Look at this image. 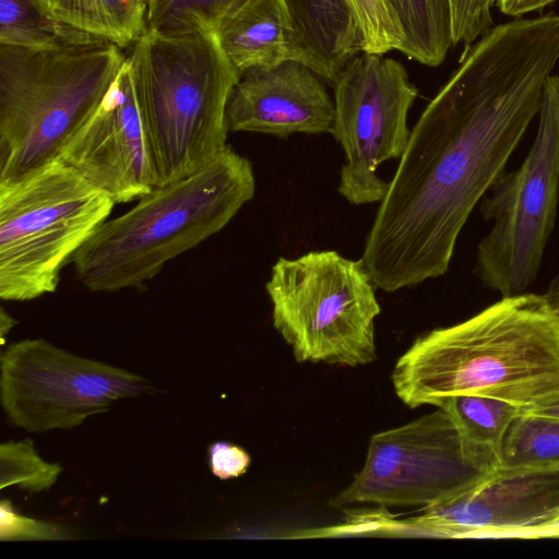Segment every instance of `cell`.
Segmentation results:
<instances>
[{
	"label": "cell",
	"mask_w": 559,
	"mask_h": 559,
	"mask_svg": "<svg viewBox=\"0 0 559 559\" xmlns=\"http://www.w3.org/2000/svg\"><path fill=\"white\" fill-rule=\"evenodd\" d=\"M559 62V14L492 26L411 130L360 263L395 292L447 273L460 233L540 109Z\"/></svg>",
	"instance_id": "cell-1"
},
{
	"label": "cell",
	"mask_w": 559,
	"mask_h": 559,
	"mask_svg": "<svg viewBox=\"0 0 559 559\" xmlns=\"http://www.w3.org/2000/svg\"><path fill=\"white\" fill-rule=\"evenodd\" d=\"M391 380L411 408L460 394L528 407L559 393V313L545 295L501 297L463 322L417 337Z\"/></svg>",
	"instance_id": "cell-2"
},
{
	"label": "cell",
	"mask_w": 559,
	"mask_h": 559,
	"mask_svg": "<svg viewBox=\"0 0 559 559\" xmlns=\"http://www.w3.org/2000/svg\"><path fill=\"white\" fill-rule=\"evenodd\" d=\"M254 190L250 160L227 146L205 167L155 187L108 218L74 255L76 276L96 293L139 287L219 233Z\"/></svg>",
	"instance_id": "cell-3"
},
{
	"label": "cell",
	"mask_w": 559,
	"mask_h": 559,
	"mask_svg": "<svg viewBox=\"0 0 559 559\" xmlns=\"http://www.w3.org/2000/svg\"><path fill=\"white\" fill-rule=\"evenodd\" d=\"M127 61L158 186L200 170L227 148L226 109L239 74L215 33L144 31Z\"/></svg>",
	"instance_id": "cell-4"
},
{
	"label": "cell",
	"mask_w": 559,
	"mask_h": 559,
	"mask_svg": "<svg viewBox=\"0 0 559 559\" xmlns=\"http://www.w3.org/2000/svg\"><path fill=\"white\" fill-rule=\"evenodd\" d=\"M126 58L98 37L48 48L0 45V182L58 159Z\"/></svg>",
	"instance_id": "cell-5"
},
{
	"label": "cell",
	"mask_w": 559,
	"mask_h": 559,
	"mask_svg": "<svg viewBox=\"0 0 559 559\" xmlns=\"http://www.w3.org/2000/svg\"><path fill=\"white\" fill-rule=\"evenodd\" d=\"M115 205L60 158L0 182L1 299L28 301L53 293L62 269Z\"/></svg>",
	"instance_id": "cell-6"
},
{
	"label": "cell",
	"mask_w": 559,
	"mask_h": 559,
	"mask_svg": "<svg viewBox=\"0 0 559 559\" xmlns=\"http://www.w3.org/2000/svg\"><path fill=\"white\" fill-rule=\"evenodd\" d=\"M374 287L359 260L333 250L280 258L266 283L274 328L299 362L368 365L381 312Z\"/></svg>",
	"instance_id": "cell-7"
},
{
	"label": "cell",
	"mask_w": 559,
	"mask_h": 559,
	"mask_svg": "<svg viewBox=\"0 0 559 559\" xmlns=\"http://www.w3.org/2000/svg\"><path fill=\"white\" fill-rule=\"evenodd\" d=\"M533 145L521 166L503 174L483 199L492 221L481 239L475 272L501 297L525 293L536 280L552 234L559 201V76L546 84Z\"/></svg>",
	"instance_id": "cell-8"
},
{
	"label": "cell",
	"mask_w": 559,
	"mask_h": 559,
	"mask_svg": "<svg viewBox=\"0 0 559 559\" xmlns=\"http://www.w3.org/2000/svg\"><path fill=\"white\" fill-rule=\"evenodd\" d=\"M331 134L344 151L338 192L350 204L381 202L389 183L379 166L400 158L411 130L407 116L417 87L404 66L384 55L360 52L337 73Z\"/></svg>",
	"instance_id": "cell-9"
},
{
	"label": "cell",
	"mask_w": 559,
	"mask_h": 559,
	"mask_svg": "<svg viewBox=\"0 0 559 559\" xmlns=\"http://www.w3.org/2000/svg\"><path fill=\"white\" fill-rule=\"evenodd\" d=\"M150 390L141 376L84 358L41 340L11 344L0 357L8 419L27 432L73 429L123 399Z\"/></svg>",
	"instance_id": "cell-10"
},
{
	"label": "cell",
	"mask_w": 559,
	"mask_h": 559,
	"mask_svg": "<svg viewBox=\"0 0 559 559\" xmlns=\"http://www.w3.org/2000/svg\"><path fill=\"white\" fill-rule=\"evenodd\" d=\"M489 473L468 455L441 408L370 437L361 469L330 501L427 509L478 484Z\"/></svg>",
	"instance_id": "cell-11"
},
{
	"label": "cell",
	"mask_w": 559,
	"mask_h": 559,
	"mask_svg": "<svg viewBox=\"0 0 559 559\" xmlns=\"http://www.w3.org/2000/svg\"><path fill=\"white\" fill-rule=\"evenodd\" d=\"M559 520V467L497 468L468 490L399 523L447 538H540Z\"/></svg>",
	"instance_id": "cell-12"
},
{
	"label": "cell",
	"mask_w": 559,
	"mask_h": 559,
	"mask_svg": "<svg viewBox=\"0 0 559 559\" xmlns=\"http://www.w3.org/2000/svg\"><path fill=\"white\" fill-rule=\"evenodd\" d=\"M59 158L116 204L138 201L158 186L127 58L102 103L73 133Z\"/></svg>",
	"instance_id": "cell-13"
},
{
	"label": "cell",
	"mask_w": 559,
	"mask_h": 559,
	"mask_svg": "<svg viewBox=\"0 0 559 559\" xmlns=\"http://www.w3.org/2000/svg\"><path fill=\"white\" fill-rule=\"evenodd\" d=\"M229 131L278 138L331 133L334 99L325 81L297 60L252 68L235 84L226 109Z\"/></svg>",
	"instance_id": "cell-14"
},
{
	"label": "cell",
	"mask_w": 559,
	"mask_h": 559,
	"mask_svg": "<svg viewBox=\"0 0 559 559\" xmlns=\"http://www.w3.org/2000/svg\"><path fill=\"white\" fill-rule=\"evenodd\" d=\"M239 76L258 67L297 60L310 67L280 0H248L215 33Z\"/></svg>",
	"instance_id": "cell-15"
},
{
	"label": "cell",
	"mask_w": 559,
	"mask_h": 559,
	"mask_svg": "<svg viewBox=\"0 0 559 559\" xmlns=\"http://www.w3.org/2000/svg\"><path fill=\"white\" fill-rule=\"evenodd\" d=\"M316 71L329 85L364 39L350 0H280Z\"/></svg>",
	"instance_id": "cell-16"
},
{
	"label": "cell",
	"mask_w": 559,
	"mask_h": 559,
	"mask_svg": "<svg viewBox=\"0 0 559 559\" xmlns=\"http://www.w3.org/2000/svg\"><path fill=\"white\" fill-rule=\"evenodd\" d=\"M433 406L450 416L468 455L481 469L491 473L499 468L507 432L521 406L473 394L445 396Z\"/></svg>",
	"instance_id": "cell-17"
},
{
	"label": "cell",
	"mask_w": 559,
	"mask_h": 559,
	"mask_svg": "<svg viewBox=\"0 0 559 559\" xmlns=\"http://www.w3.org/2000/svg\"><path fill=\"white\" fill-rule=\"evenodd\" d=\"M48 17L120 48L145 29V0H32Z\"/></svg>",
	"instance_id": "cell-18"
},
{
	"label": "cell",
	"mask_w": 559,
	"mask_h": 559,
	"mask_svg": "<svg viewBox=\"0 0 559 559\" xmlns=\"http://www.w3.org/2000/svg\"><path fill=\"white\" fill-rule=\"evenodd\" d=\"M404 34L403 55L441 64L453 46L450 0H386Z\"/></svg>",
	"instance_id": "cell-19"
},
{
	"label": "cell",
	"mask_w": 559,
	"mask_h": 559,
	"mask_svg": "<svg viewBox=\"0 0 559 559\" xmlns=\"http://www.w3.org/2000/svg\"><path fill=\"white\" fill-rule=\"evenodd\" d=\"M95 37L51 20L32 0H0V45L48 48Z\"/></svg>",
	"instance_id": "cell-20"
},
{
	"label": "cell",
	"mask_w": 559,
	"mask_h": 559,
	"mask_svg": "<svg viewBox=\"0 0 559 559\" xmlns=\"http://www.w3.org/2000/svg\"><path fill=\"white\" fill-rule=\"evenodd\" d=\"M499 467H559V418L521 412L507 432Z\"/></svg>",
	"instance_id": "cell-21"
},
{
	"label": "cell",
	"mask_w": 559,
	"mask_h": 559,
	"mask_svg": "<svg viewBox=\"0 0 559 559\" xmlns=\"http://www.w3.org/2000/svg\"><path fill=\"white\" fill-rule=\"evenodd\" d=\"M248 0H145V29L162 34L216 33Z\"/></svg>",
	"instance_id": "cell-22"
},
{
	"label": "cell",
	"mask_w": 559,
	"mask_h": 559,
	"mask_svg": "<svg viewBox=\"0 0 559 559\" xmlns=\"http://www.w3.org/2000/svg\"><path fill=\"white\" fill-rule=\"evenodd\" d=\"M62 467L43 460L31 439L0 444V489L20 486L29 492L48 490L57 481Z\"/></svg>",
	"instance_id": "cell-23"
},
{
	"label": "cell",
	"mask_w": 559,
	"mask_h": 559,
	"mask_svg": "<svg viewBox=\"0 0 559 559\" xmlns=\"http://www.w3.org/2000/svg\"><path fill=\"white\" fill-rule=\"evenodd\" d=\"M364 39V51L385 55L404 49V34L386 0H350Z\"/></svg>",
	"instance_id": "cell-24"
},
{
	"label": "cell",
	"mask_w": 559,
	"mask_h": 559,
	"mask_svg": "<svg viewBox=\"0 0 559 559\" xmlns=\"http://www.w3.org/2000/svg\"><path fill=\"white\" fill-rule=\"evenodd\" d=\"M73 538L69 528L41 520L24 516L14 511L12 503H0V539L13 540H66Z\"/></svg>",
	"instance_id": "cell-25"
},
{
	"label": "cell",
	"mask_w": 559,
	"mask_h": 559,
	"mask_svg": "<svg viewBox=\"0 0 559 559\" xmlns=\"http://www.w3.org/2000/svg\"><path fill=\"white\" fill-rule=\"evenodd\" d=\"M497 0H450L453 46L469 47L492 27Z\"/></svg>",
	"instance_id": "cell-26"
},
{
	"label": "cell",
	"mask_w": 559,
	"mask_h": 559,
	"mask_svg": "<svg viewBox=\"0 0 559 559\" xmlns=\"http://www.w3.org/2000/svg\"><path fill=\"white\" fill-rule=\"evenodd\" d=\"M209 461L212 473L221 479L238 477L250 465V456L242 448L224 441L209 447Z\"/></svg>",
	"instance_id": "cell-27"
},
{
	"label": "cell",
	"mask_w": 559,
	"mask_h": 559,
	"mask_svg": "<svg viewBox=\"0 0 559 559\" xmlns=\"http://www.w3.org/2000/svg\"><path fill=\"white\" fill-rule=\"evenodd\" d=\"M557 0H497L500 11L507 15L520 17L530 12L544 9Z\"/></svg>",
	"instance_id": "cell-28"
},
{
	"label": "cell",
	"mask_w": 559,
	"mask_h": 559,
	"mask_svg": "<svg viewBox=\"0 0 559 559\" xmlns=\"http://www.w3.org/2000/svg\"><path fill=\"white\" fill-rule=\"evenodd\" d=\"M522 412L538 416L559 418V393L548 396L534 405L522 408Z\"/></svg>",
	"instance_id": "cell-29"
},
{
	"label": "cell",
	"mask_w": 559,
	"mask_h": 559,
	"mask_svg": "<svg viewBox=\"0 0 559 559\" xmlns=\"http://www.w3.org/2000/svg\"><path fill=\"white\" fill-rule=\"evenodd\" d=\"M544 295L559 313V274L549 283V286Z\"/></svg>",
	"instance_id": "cell-30"
},
{
	"label": "cell",
	"mask_w": 559,
	"mask_h": 559,
	"mask_svg": "<svg viewBox=\"0 0 559 559\" xmlns=\"http://www.w3.org/2000/svg\"><path fill=\"white\" fill-rule=\"evenodd\" d=\"M16 324V321L13 320L5 311L4 309H1V316H0V335L1 341L3 343L4 335Z\"/></svg>",
	"instance_id": "cell-31"
},
{
	"label": "cell",
	"mask_w": 559,
	"mask_h": 559,
	"mask_svg": "<svg viewBox=\"0 0 559 559\" xmlns=\"http://www.w3.org/2000/svg\"><path fill=\"white\" fill-rule=\"evenodd\" d=\"M543 537H559V520L556 521L543 535Z\"/></svg>",
	"instance_id": "cell-32"
}]
</instances>
